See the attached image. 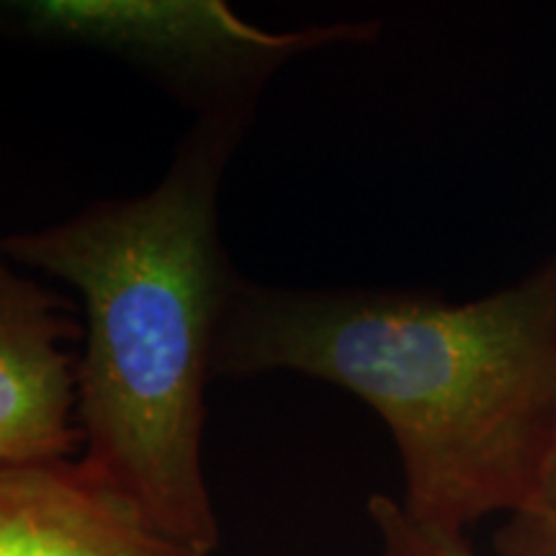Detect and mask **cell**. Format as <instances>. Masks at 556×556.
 Segmentation results:
<instances>
[{
  "label": "cell",
  "instance_id": "obj_1",
  "mask_svg": "<svg viewBox=\"0 0 556 556\" xmlns=\"http://www.w3.org/2000/svg\"><path fill=\"white\" fill-rule=\"evenodd\" d=\"M268 371L340 387L379 415L409 516L451 533L510 516L556 438V250L464 302L240 278L214 377Z\"/></svg>",
  "mask_w": 556,
  "mask_h": 556
},
{
  "label": "cell",
  "instance_id": "obj_2",
  "mask_svg": "<svg viewBox=\"0 0 556 556\" xmlns=\"http://www.w3.org/2000/svg\"><path fill=\"white\" fill-rule=\"evenodd\" d=\"M248 119L201 114L152 191L0 238L13 266L80 294V458L160 536L199 556L222 541L204 475V400L240 283L222 245L219 189Z\"/></svg>",
  "mask_w": 556,
  "mask_h": 556
},
{
  "label": "cell",
  "instance_id": "obj_3",
  "mask_svg": "<svg viewBox=\"0 0 556 556\" xmlns=\"http://www.w3.org/2000/svg\"><path fill=\"white\" fill-rule=\"evenodd\" d=\"M34 37L78 41L155 70L201 96V114H253L263 80L296 54L379 37L374 21H338L296 31H263L227 3H106L37 0L0 5Z\"/></svg>",
  "mask_w": 556,
  "mask_h": 556
},
{
  "label": "cell",
  "instance_id": "obj_4",
  "mask_svg": "<svg viewBox=\"0 0 556 556\" xmlns=\"http://www.w3.org/2000/svg\"><path fill=\"white\" fill-rule=\"evenodd\" d=\"M73 340H83L73 304L21 276L0 250V467L83 451Z\"/></svg>",
  "mask_w": 556,
  "mask_h": 556
},
{
  "label": "cell",
  "instance_id": "obj_5",
  "mask_svg": "<svg viewBox=\"0 0 556 556\" xmlns=\"http://www.w3.org/2000/svg\"><path fill=\"white\" fill-rule=\"evenodd\" d=\"M0 556H199L83 458L0 467Z\"/></svg>",
  "mask_w": 556,
  "mask_h": 556
},
{
  "label": "cell",
  "instance_id": "obj_6",
  "mask_svg": "<svg viewBox=\"0 0 556 556\" xmlns=\"http://www.w3.org/2000/svg\"><path fill=\"white\" fill-rule=\"evenodd\" d=\"M368 520L379 539V556H479L467 533H451L409 516L400 497L371 495Z\"/></svg>",
  "mask_w": 556,
  "mask_h": 556
},
{
  "label": "cell",
  "instance_id": "obj_7",
  "mask_svg": "<svg viewBox=\"0 0 556 556\" xmlns=\"http://www.w3.org/2000/svg\"><path fill=\"white\" fill-rule=\"evenodd\" d=\"M497 556H556V438L544 469L495 533Z\"/></svg>",
  "mask_w": 556,
  "mask_h": 556
}]
</instances>
